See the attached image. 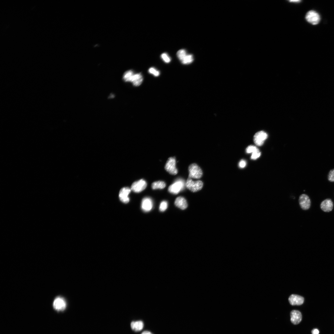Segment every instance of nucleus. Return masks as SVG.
<instances>
[{
    "instance_id": "obj_1",
    "label": "nucleus",
    "mask_w": 334,
    "mask_h": 334,
    "mask_svg": "<svg viewBox=\"0 0 334 334\" xmlns=\"http://www.w3.org/2000/svg\"><path fill=\"white\" fill-rule=\"evenodd\" d=\"M189 178L199 179L202 176L203 172L200 167L196 164H191L189 167Z\"/></svg>"
},
{
    "instance_id": "obj_2",
    "label": "nucleus",
    "mask_w": 334,
    "mask_h": 334,
    "mask_svg": "<svg viewBox=\"0 0 334 334\" xmlns=\"http://www.w3.org/2000/svg\"><path fill=\"white\" fill-rule=\"evenodd\" d=\"M186 187L193 192L201 190L203 186V183L201 180L193 181L192 179L188 178L185 184Z\"/></svg>"
},
{
    "instance_id": "obj_3",
    "label": "nucleus",
    "mask_w": 334,
    "mask_h": 334,
    "mask_svg": "<svg viewBox=\"0 0 334 334\" xmlns=\"http://www.w3.org/2000/svg\"><path fill=\"white\" fill-rule=\"evenodd\" d=\"M306 18L307 21L313 25H316L321 21L320 15L316 11L311 10L307 13Z\"/></svg>"
},
{
    "instance_id": "obj_4",
    "label": "nucleus",
    "mask_w": 334,
    "mask_h": 334,
    "mask_svg": "<svg viewBox=\"0 0 334 334\" xmlns=\"http://www.w3.org/2000/svg\"><path fill=\"white\" fill-rule=\"evenodd\" d=\"M184 187V181L181 179H179L169 187L168 190L171 193L177 194L183 189Z\"/></svg>"
},
{
    "instance_id": "obj_5",
    "label": "nucleus",
    "mask_w": 334,
    "mask_h": 334,
    "mask_svg": "<svg viewBox=\"0 0 334 334\" xmlns=\"http://www.w3.org/2000/svg\"><path fill=\"white\" fill-rule=\"evenodd\" d=\"M176 161L175 158L170 157L167 161L165 169V170L170 174L175 175L178 173V170L176 168Z\"/></svg>"
},
{
    "instance_id": "obj_6",
    "label": "nucleus",
    "mask_w": 334,
    "mask_h": 334,
    "mask_svg": "<svg viewBox=\"0 0 334 334\" xmlns=\"http://www.w3.org/2000/svg\"><path fill=\"white\" fill-rule=\"evenodd\" d=\"M66 307V302L65 299L62 297H57L55 299L53 302V308L57 312L64 311Z\"/></svg>"
},
{
    "instance_id": "obj_7",
    "label": "nucleus",
    "mask_w": 334,
    "mask_h": 334,
    "mask_svg": "<svg viewBox=\"0 0 334 334\" xmlns=\"http://www.w3.org/2000/svg\"><path fill=\"white\" fill-rule=\"evenodd\" d=\"M268 138V135L263 131L258 132L254 136V142L255 144L258 146L263 145L265 141Z\"/></svg>"
},
{
    "instance_id": "obj_8",
    "label": "nucleus",
    "mask_w": 334,
    "mask_h": 334,
    "mask_svg": "<svg viewBox=\"0 0 334 334\" xmlns=\"http://www.w3.org/2000/svg\"><path fill=\"white\" fill-rule=\"evenodd\" d=\"M146 182L143 179L136 181L132 184L131 190L135 193H139L144 190L146 187Z\"/></svg>"
},
{
    "instance_id": "obj_9",
    "label": "nucleus",
    "mask_w": 334,
    "mask_h": 334,
    "mask_svg": "<svg viewBox=\"0 0 334 334\" xmlns=\"http://www.w3.org/2000/svg\"><path fill=\"white\" fill-rule=\"evenodd\" d=\"M299 202L301 208L303 210H307L311 206V201L309 197L305 194L301 195L299 197Z\"/></svg>"
},
{
    "instance_id": "obj_10",
    "label": "nucleus",
    "mask_w": 334,
    "mask_h": 334,
    "mask_svg": "<svg viewBox=\"0 0 334 334\" xmlns=\"http://www.w3.org/2000/svg\"><path fill=\"white\" fill-rule=\"evenodd\" d=\"M131 189L128 187H124L121 189L119 192V197L120 200L125 203H127L130 201L128 196L131 192Z\"/></svg>"
},
{
    "instance_id": "obj_11",
    "label": "nucleus",
    "mask_w": 334,
    "mask_h": 334,
    "mask_svg": "<svg viewBox=\"0 0 334 334\" xmlns=\"http://www.w3.org/2000/svg\"><path fill=\"white\" fill-rule=\"evenodd\" d=\"M290 304L292 306H300L303 304L304 299L302 297L296 295H292L289 298Z\"/></svg>"
},
{
    "instance_id": "obj_12",
    "label": "nucleus",
    "mask_w": 334,
    "mask_h": 334,
    "mask_svg": "<svg viewBox=\"0 0 334 334\" xmlns=\"http://www.w3.org/2000/svg\"><path fill=\"white\" fill-rule=\"evenodd\" d=\"M291 320L294 325L299 324L302 319L301 313L297 310H293L291 312Z\"/></svg>"
},
{
    "instance_id": "obj_13",
    "label": "nucleus",
    "mask_w": 334,
    "mask_h": 334,
    "mask_svg": "<svg viewBox=\"0 0 334 334\" xmlns=\"http://www.w3.org/2000/svg\"><path fill=\"white\" fill-rule=\"evenodd\" d=\"M141 205L142 208L144 211L149 212L153 208L152 201L149 197H146L142 200Z\"/></svg>"
},
{
    "instance_id": "obj_14",
    "label": "nucleus",
    "mask_w": 334,
    "mask_h": 334,
    "mask_svg": "<svg viewBox=\"0 0 334 334\" xmlns=\"http://www.w3.org/2000/svg\"><path fill=\"white\" fill-rule=\"evenodd\" d=\"M321 208L324 212H329L332 210L333 208V203L330 199L324 201L321 204Z\"/></svg>"
},
{
    "instance_id": "obj_15",
    "label": "nucleus",
    "mask_w": 334,
    "mask_h": 334,
    "mask_svg": "<svg viewBox=\"0 0 334 334\" xmlns=\"http://www.w3.org/2000/svg\"><path fill=\"white\" fill-rule=\"evenodd\" d=\"M175 204L177 207L182 210L186 209L188 205L186 200L181 196L177 197L175 200Z\"/></svg>"
},
{
    "instance_id": "obj_16",
    "label": "nucleus",
    "mask_w": 334,
    "mask_h": 334,
    "mask_svg": "<svg viewBox=\"0 0 334 334\" xmlns=\"http://www.w3.org/2000/svg\"><path fill=\"white\" fill-rule=\"evenodd\" d=\"M143 77L141 73L134 74L132 78L131 82L135 86H140L143 81Z\"/></svg>"
},
{
    "instance_id": "obj_17",
    "label": "nucleus",
    "mask_w": 334,
    "mask_h": 334,
    "mask_svg": "<svg viewBox=\"0 0 334 334\" xmlns=\"http://www.w3.org/2000/svg\"><path fill=\"white\" fill-rule=\"evenodd\" d=\"M144 323L141 321L132 322L131 324L132 329L135 332L141 331L144 327Z\"/></svg>"
},
{
    "instance_id": "obj_18",
    "label": "nucleus",
    "mask_w": 334,
    "mask_h": 334,
    "mask_svg": "<svg viewBox=\"0 0 334 334\" xmlns=\"http://www.w3.org/2000/svg\"><path fill=\"white\" fill-rule=\"evenodd\" d=\"M165 186V183L162 181L155 182L152 184V187L154 190L158 189H164Z\"/></svg>"
},
{
    "instance_id": "obj_19",
    "label": "nucleus",
    "mask_w": 334,
    "mask_h": 334,
    "mask_svg": "<svg viewBox=\"0 0 334 334\" xmlns=\"http://www.w3.org/2000/svg\"><path fill=\"white\" fill-rule=\"evenodd\" d=\"M135 73L132 70H129L126 72L123 76V79L125 82H131L133 75Z\"/></svg>"
},
{
    "instance_id": "obj_20",
    "label": "nucleus",
    "mask_w": 334,
    "mask_h": 334,
    "mask_svg": "<svg viewBox=\"0 0 334 334\" xmlns=\"http://www.w3.org/2000/svg\"><path fill=\"white\" fill-rule=\"evenodd\" d=\"M193 60V57L192 55H187L181 62L184 65H188L191 63Z\"/></svg>"
},
{
    "instance_id": "obj_21",
    "label": "nucleus",
    "mask_w": 334,
    "mask_h": 334,
    "mask_svg": "<svg viewBox=\"0 0 334 334\" xmlns=\"http://www.w3.org/2000/svg\"><path fill=\"white\" fill-rule=\"evenodd\" d=\"M187 55L186 51L184 49L179 50L177 53V55L181 62Z\"/></svg>"
},
{
    "instance_id": "obj_22",
    "label": "nucleus",
    "mask_w": 334,
    "mask_h": 334,
    "mask_svg": "<svg viewBox=\"0 0 334 334\" xmlns=\"http://www.w3.org/2000/svg\"><path fill=\"white\" fill-rule=\"evenodd\" d=\"M261 154L260 151L258 149L252 154L251 159L253 160H255L260 157Z\"/></svg>"
},
{
    "instance_id": "obj_23",
    "label": "nucleus",
    "mask_w": 334,
    "mask_h": 334,
    "mask_svg": "<svg viewBox=\"0 0 334 334\" xmlns=\"http://www.w3.org/2000/svg\"><path fill=\"white\" fill-rule=\"evenodd\" d=\"M161 58L163 60L164 62L166 63H168L171 61L170 57L166 53H163L161 55Z\"/></svg>"
},
{
    "instance_id": "obj_24",
    "label": "nucleus",
    "mask_w": 334,
    "mask_h": 334,
    "mask_svg": "<svg viewBox=\"0 0 334 334\" xmlns=\"http://www.w3.org/2000/svg\"><path fill=\"white\" fill-rule=\"evenodd\" d=\"M149 72L150 74H153L156 77H158L160 74L159 71L153 67L150 68L149 70Z\"/></svg>"
},
{
    "instance_id": "obj_25",
    "label": "nucleus",
    "mask_w": 334,
    "mask_h": 334,
    "mask_svg": "<svg viewBox=\"0 0 334 334\" xmlns=\"http://www.w3.org/2000/svg\"><path fill=\"white\" fill-rule=\"evenodd\" d=\"M258 149H259L256 146L251 145L249 146L246 149V152L248 154H252Z\"/></svg>"
},
{
    "instance_id": "obj_26",
    "label": "nucleus",
    "mask_w": 334,
    "mask_h": 334,
    "mask_svg": "<svg viewBox=\"0 0 334 334\" xmlns=\"http://www.w3.org/2000/svg\"><path fill=\"white\" fill-rule=\"evenodd\" d=\"M168 207V203L165 201L162 202L160 205L159 210L161 212L165 211Z\"/></svg>"
},
{
    "instance_id": "obj_27",
    "label": "nucleus",
    "mask_w": 334,
    "mask_h": 334,
    "mask_svg": "<svg viewBox=\"0 0 334 334\" xmlns=\"http://www.w3.org/2000/svg\"><path fill=\"white\" fill-rule=\"evenodd\" d=\"M328 179L331 182H334V169L330 171L328 175Z\"/></svg>"
},
{
    "instance_id": "obj_28",
    "label": "nucleus",
    "mask_w": 334,
    "mask_h": 334,
    "mask_svg": "<svg viewBox=\"0 0 334 334\" xmlns=\"http://www.w3.org/2000/svg\"><path fill=\"white\" fill-rule=\"evenodd\" d=\"M246 161L244 160H241L239 163V166L241 168H244L246 165Z\"/></svg>"
},
{
    "instance_id": "obj_29",
    "label": "nucleus",
    "mask_w": 334,
    "mask_h": 334,
    "mask_svg": "<svg viewBox=\"0 0 334 334\" xmlns=\"http://www.w3.org/2000/svg\"><path fill=\"white\" fill-rule=\"evenodd\" d=\"M312 334H319V331L317 329H314L312 331Z\"/></svg>"
},
{
    "instance_id": "obj_30",
    "label": "nucleus",
    "mask_w": 334,
    "mask_h": 334,
    "mask_svg": "<svg viewBox=\"0 0 334 334\" xmlns=\"http://www.w3.org/2000/svg\"><path fill=\"white\" fill-rule=\"evenodd\" d=\"M141 334H152V333L151 332H150L149 331H145L143 332H142L141 333Z\"/></svg>"
},
{
    "instance_id": "obj_31",
    "label": "nucleus",
    "mask_w": 334,
    "mask_h": 334,
    "mask_svg": "<svg viewBox=\"0 0 334 334\" xmlns=\"http://www.w3.org/2000/svg\"><path fill=\"white\" fill-rule=\"evenodd\" d=\"M289 2H295V3L296 2H296H297V3L298 2L299 3V2H301V1H298V0H297V1H296V0H295V1H290Z\"/></svg>"
}]
</instances>
